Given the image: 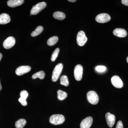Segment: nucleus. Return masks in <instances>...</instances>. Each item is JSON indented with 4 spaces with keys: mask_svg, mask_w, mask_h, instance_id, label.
<instances>
[{
    "mask_svg": "<svg viewBox=\"0 0 128 128\" xmlns=\"http://www.w3.org/2000/svg\"><path fill=\"white\" fill-rule=\"evenodd\" d=\"M65 120V118L64 115L60 114H54L50 117L49 121L52 124L58 125L63 124Z\"/></svg>",
    "mask_w": 128,
    "mask_h": 128,
    "instance_id": "1",
    "label": "nucleus"
},
{
    "mask_svg": "<svg viewBox=\"0 0 128 128\" xmlns=\"http://www.w3.org/2000/svg\"><path fill=\"white\" fill-rule=\"evenodd\" d=\"M63 68V65L61 63L57 64L54 67L52 74V80L54 82H56L59 78Z\"/></svg>",
    "mask_w": 128,
    "mask_h": 128,
    "instance_id": "2",
    "label": "nucleus"
},
{
    "mask_svg": "<svg viewBox=\"0 0 128 128\" xmlns=\"http://www.w3.org/2000/svg\"><path fill=\"white\" fill-rule=\"evenodd\" d=\"M87 98L88 102L92 105H96L98 103L99 98L97 94L94 91H90L88 92Z\"/></svg>",
    "mask_w": 128,
    "mask_h": 128,
    "instance_id": "3",
    "label": "nucleus"
},
{
    "mask_svg": "<svg viewBox=\"0 0 128 128\" xmlns=\"http://www.w3.org/2000/svg\"><path fill=\"white\" fill-rule=\"evenodd\" d=\"M47 6L45 2H41L34 6L31 9L30 13L32 15H36L39 13L43 9H44Z\"/></svg>",
    "mask_w": 128,
    "mask_h": 128,
    "instance_id": "4",
    "label": "nucleus"
},
{
    "mask_svg": "<svg viewBox=\"0 0 128 128\" xmlns=\"http://www.w3.org/2000/svg\"><path fill=\"white\" fill-rule=\"evenodd\" d=\"M87 37L84 32L82 31H80L78 32L76 37V42L79 46H84L87 42Z\"/></svg>",
    "mask_w": 128,
    "mask_h": 128,
    "instance_id": "5",
    "label": "nucleus"
},
{
    "mask_svg": "<svg viewBox=\"0 0 128 128\" xmlns=\"http://www.w3.org/2000/svg\"><path fill=\"white\" fill-rule=\"evenodd\" d=\"M83 74V68L81 65L78 64L76 66L74 69V76L76 80L78 81L80 80L82 78Z\"/></svg>",
    "mask_w": 128,
    "mask_h": 128,
    "instance_id": "6",
    "label": "nucleus"
},
{
    "mask_svg": "<svg viewBox=\"0 0 128 128\" xmlns=\"http://www.w3.org/2000/svg\"><path fill=\"white\" fill-rule=\"evenodd\" d=\"M111 19L110 16L106 13H101L96 16V22L100 23H104L109 22Z\"/></svg>",
    "mask_w": 128,
    "mask_h": 128,
    "instance_id": "7",
    "label": "nucleus"
},
{
    "mask_svg": "<svg viewBox=\"0 0 128 128\" xmlns=\"http://www.w3.org/2000/svg\"><path fill=\"white\" fill-rule=\"evenodd\" d=\"M111 80L112 84L115 88H121L123 86L122 81L118 76H113L111 78Z\"/></svg>",
    "mask_w": 128,
    "mask_h": 128,
    "instance_id": "8",
    "label": "nucleus"
},
{
    "mask_svg": "<svg viewBox=\"0 0 128 128\" xmlns=\"http://www.w3.org/2000/svg\"><path fill=\"white\" fill-rule=\"evenodd\" d=\"M16 43V40L13 37L10 36L8 38L3 42V46L6 49L12 48Z\"/></svg>",
    "mask_w": 128,
    "mask_h": 128,
    "instance_id": "9",
    "label": "nucleus"
},
{
    "mask_svg": "<svg viewBox=\"0 0 128 128\" xmlns=\"http://www.w3.org/2000/svg\"><path fill=\"white\" fill-rule=\"evenodd\" d=\"M31 67L28 66H19L16 69V74L18 76H20L24 74L25 73H28L31 70Z\"/></svg>",
    "mask_w": 128,
    "mask_h": 128,
    "instance_id": "10",
    "label": "nucleus"
},
{
    "mask_svg": "<svg viewBox=\"0 0 128 128\" xmlns=\"http://www.w3.org/2000/svg\"><path fill=\"white\" fill-rule=\"evenodd\" d=\"M105 118L108 126L110 128H112L115 123V116L110 112H107L105 114Z\"/></svg>",
    "mask_w": 128,
    "mask_h": 128,
    "instance_id": "11",
    "label": "nucleus"
},
{
    "mask_svg": "<svg viewBox=\"0 0 128 128\" xmlns=\"http://www.w3.org/2000/svg\"><path fill=\"white\" fill-rule=\"evenodd\" d=\"M93 118L91 116L88 117L82 121L80 124L81 128H89L91 126Z\"/></svg>",
    "mask_w": 128,
    "mask_h": 128,
    "instance_id": "12",
    "label": "nucleus"
},
{
    "mask_svg": "<svg viewBox=\"0 0 128 128\" xmlns=\"http://www.w3.org/2000/svg\"><path fill=\"white\" fill-rule=\"evenodd\" d=\"M113 33L114 36L120 38H124L127 35L126 30L122 28H116L114 30Z\"/></svg>",
    "mask_w": 128,
    "mask_h": 128,
    "instance_id": "13",
    "label": "nucleus"
},
{
    "mask_svg": "<svg viewBox=\"0 0 128 128\" xmlns=\"http://www.w3.org/2000/svg\"><path fill=\"white\" fill-rule=\"evenodd\" d=\"M10 22V18L8 14L2 13L0 15V24L4 25Z\"/></svg>",
    "mask_w": 128,
    "mask_h": 128,
    "instance_id": "14",
    "label": "nucleus"
},
{
    "mask_svg": "<svg viewBox=\"0 0 128 128\" xmlns=\"http://www.w3.org/2000/svg\"><path fill=\"white\" fill-rule=\"evenodd\" d=\"M24 0H9L7 2V5L9 7L14 8L22 4Z\"/></svg>",
    "mask_w": 128,
    "mask_h": 128,
    "instance_id": "15",
    "label": "nucleus"
},
{
    "mask_svg": "<svg viewBox=\"0 0 128 128\" xmlns=\"http://www.w3.org/2000/svg\"><path fill=\"white\" fill-rule=\"evenodd\" d=\"M53 17L54 18L57 20H62L65 18L66 15L62 12H56L53 14Z\"/></svg>",
    "mask_w": 128,
    "mask_h": 128,
    "instance_id": "16",
    "label": "nucleus"
},
{
    "mask_svg": "<svg viewBox=\"0 0 128 128\" xmlns=\"http://www.w3.org/2000/svg\"><path fill=\"white\" fill-rule=\"evenodd\" d=\"M26 124V121L25 119L22 118L16 121L15 124L16 128H23Z\"/></svg>",
    "mask_w": 128,
    "mask_h": 128,
    "instance_id": "17",
    "label": "nucleus"
},
{
    "mask_svg": "<svg viewBox=\"0 0 128 128\" xmlns=\"http://www.w3.org/2000/svg\"><path fill=\"white\" fill-rule=\"evenodd\" d=\"M57 98L60 100H63L67 97V94L66 92L61 90L57 91Z\"/></svg>",
    "mask_w": 128,
    "mask_h": 128,
    "instance_id": "18",
    "label": "nucleus"
},
{
    "mask_svg": "<svg viewBox=\"0 0 128 128\" xmlns=\"http://www.w3.org/2000/svg\"><path fill=\"white\" fill-rule=\"evenodd\" d=\"M45 74L44 72L40 71L34 73L32 76V78L33 79H36L39 78L41 80H43L45 77Z\"/></svg>",
    "mask_w": 128,
    "mask_h": 128,
    "instance_id": "19",
    "label": "nucleus"
},
{
    "mask_svg": "<svg viewBox=\"0 0 128 128\" xmlns=\"http://www.w3.org/2000/svg\"><path fill=\"white\" fill-rule=\"evenodd\" d=\"M58 40V38L56 36L51 37L48 39L47 41V44L48 46H53L57 43Z\"/></svg>",
    "mask_w": 128,
    "mask_h": 128,
    "instance_id": "20",
    "label": "nucleus"
},
{
    "mask_svg": "<svg viewBox=\"0 0 128 128\" xmlns=\"http://www.w3.org/2000/svg\"><path fill=\"white\" fill-rule=\"evenodd\" d=\"M44 28L42 26H40L37 27L34 31L31 33V36L32 37H35L39 35L43 31Z\"/></svg>",
    "mask_w": 128,
    "mask_h": 128,
    "instance_id": "21",
    "label": "nucleus"
},
{
    "mask_svg": "<svg viewBox=\"0 0 128 128\" xmlns=\"http://www.w3.org/2000/svg\"><path fill=\"white\" fill-rule=\"evenodd\" d=\"M60 84L66 86H68L69 82L68 77L66 76H62L60 78Z\"/></svg>",
    "mask_w": 128,
    "mask_h": 128,
    "instance_id": "22",
    "label": "nucleus"
},
{
    "mask_svg": "<svg viewBox=\"0 0 128 128\" xmlns=\"http://www.w3.org/2000/svg\"><path fill=\"white\" fill-rule=\"evenodd\" d=\"M59 52V48H56L54 51V52H53V54H52V56H51V59H50L51 61H52V62L55 61L57 57H58Z\"/></svg>",
    "mask_w": 128,
    "mask_h": 128,
    "instance_id": "23",
    "label": "nucleus"
},
{
    "mask_svg": "<svg viewBox=\"0 0 128 128\" xmlns=\"http://www.w3.org/2000/svg\"><path fill=\"white\" fill-rule=\"evenodd\" d=\"M28 96V94L27 91L25 90H24L22 91L20 93V98L21 99L26 100V99L27 98Z\"/></svg>",
    "mask_w": 128,
    "mask_h": 128,
    "instance_id": "24",
    "label": "nucleus"
},
{
    "mask_svg": "<svg viewBox=\"0 0 128 128\" xmlns=\"http://www.w3.org/2000/svg\"><path fill=\"white\" fill-rule=\"evenodd\" d=\"M106 68L105 66H96V71L98 72H103L105 71Z\"/></svg>",
    "mask_w": 128,
    "mask_h": 128,
    "instance_id": "25",
    "label": "nucleus"
},
{
    "mask_svg": "<svg viewBox=\"0 0 128 128\" xmlns=\"http://www.w3.org/2000/svg\"><path fill=\"white\" fill-rule=\"evenodd\" d=\"M18 101L19 102H20L21 104L24 106H26L27 105V102L26 100H23L19 98H18Z\"/></svg>",
    "mask_w": 128,
    "mask_h": 128,
    "instance_id": "26",
    "label": "nucleus"
},
{
    "mask_svg": "<svg viewBox=\"0 0 128 128\" xmlns=\"http://www.w3.org/2000/svg\"><path fill=\"white\" fill-rule=\"evenodd\" d=\"M116 128H124L123 124L121 121H119L117 124Z\"/></svg>",
    "mask_w": 128,
    "mask_h": 128,
    "instance_id": "27",
    "label": "nucleus"
},
{
    "mask_svg": "<svg viewBox=\"0 0 128 128\" xmlns=\"http://www.w3.org/2000/svg\"><path fill=\"white\" fill-rule=\"evenodd\" d=\"M122 4L126 6H128V0H122L121 1Z\"/></svg>",
    "mask_w": 128,
    "mask_h": 128,
    "instance_id": "28",
    "label": "nucleus"
},
{
    "mask_svg": "<svg viewBox=\"0 0 128 128\" xmlns=\"http://www.w3.org/2000/svg\"><path fill=\"white\" fill-rule=\"evenodd\" d=\"M68 1L70 2H75L76 1V0H68Z\"/></svg>",
    "mask_w": 128,
    "mask_h": 128,
    "instance_id": "29",
    "label": "nucleus"
},
{
    "mask_svg": "<svg viewBox=\"0 0 128 128\" xmlns=\"http://www.w3.org/2000/svg\"><path fill=\"white\" fill-rule=\"evenodd\" d=\"M2 58V54L1 53H0V61L1 60Z\"/></svg>",
    "mask_w": 128,
    "mask_h": 128,
    "instance_id": "30",
    "label": "nucleus"
},
{
    "mask_svg": "<svg viewBox=\"0 0 128 128\" xmlns=\"http://www.w3.org/2000/svg\"><path fill=\"white\" fill-rule=\"evenodd\" d=\"M2 89V86L1 84L0 80V91Z\"/></svg>",
    "mask_w": 128,
    "mask_h": 128,
    "instance_id": "31",
    "label": "nucleus"
},
{
    "mask_svg": "<svg viewBox=\"0 0 128 128\" xmlns=\"http://www.w3.org/2000/svg\"><path fill=\"white\" fill-rule=\"evenodd\" d=\"M126 60H127V62H128V56L127 57V59H126Z\"/></svg>",
    "mask_w": 128,
    "mask_h": 128,
    "instance_id": "32",
    "label": "nucleus"
}]
</instances>
